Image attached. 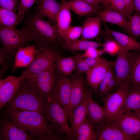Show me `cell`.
<instances>
[{
	"instance_id": "1",
	"label": "cell",
	"mask_w": 140,
	"mask_h": 140,
	"mask_svg": "<svg viewBox=\"0 0 140 140\" xmlns=\"http://www.w3.org/2000/svg\"><path fill=\"white\" fill-rule=\"evenodd\" d=\"M5 112L12 122L35 137L47 140H62L63 136L56 132L46 116L37 111L18 110L5 105Z\"/></svg>"
},
{
	"instance_id": "2",
	"label": "cell",
	"mask_w": 140,
	"mask_h": 140,
	"mask_svg": "<svg viewBox=\"0 0 140 140\" xmlns=\"http://www.w3.org/2000/svg\"><path fill=\"white\" fill-rule=\"evenodd\" d=\"M46 100L25 79L6 105L15 109L36 111L45 115V102Z\"/></svg>"
},
{
	"instance_id": "3",
	"label": "cell",
	"mask_w": 140,
	"mask_h": 140,
	"mask_svg": "<svg viewBox=\"0 0 140 140\" xmlns=\"http://www.w3.org/2000/svg\"><path fill=\"white\" fill-rule=\"evenodd\" d=\"M46 117L58 133L65 135L66 140H75V135L68 123L67 114L58 100L53 96L45 102Z\"/></svg>"
},
{
	"instance_id": "4",
	"label": "cell",
	"mask_w": 140,
	"mask_h": 140,
	"mask_svg": "<svg viewBox=\"0 0 140 140\" xmlns=\"http://www.w3.org/2000/svg\"><path fill=\"white\" fill-rule=\"evenodd\" d=\"M0 39L5 50L10 54H14L29 41H37L29 28L19 30L15 26H0Z\"/></svg>"
},
{
	"instance_id": "5",
	"label": "cell",
	"mask_w": 140,
	"mask_h": 140,
	"mask_svg": "<svg viewBox=\"0 0 140 140\" xmlns=\"http://www.w3.org/2000/svg\"><path fill=\"white\" fill-rule=\"evenodd\" d=\"M57 78L55 64L44 71L28 75L26 80L46 100L52 96Z\"/></svg>"
},
{
	"instance_id": "6",
	"label": "cell",
	"mask_w": 140,
	"mask_h": 140,
	"mask_svg": "<svg viewBox=\"0 0 140 140\" xmlns=\"http://www.w3.org/2000/svg\"><path fill=\"white\" fill-rule=\"evenodd\" d=\"M29 29L38 41L53 43L62 39L57 26L45 20L39 15L32 18Z\"/></svg>"
},
{
	"instance_id": "7",
	"label": "cell",
	"mask_w": 140,
	"mask_h": 140,
	"mask_svg": "<svg viewBox=\"0 0 140 140\" xmlns=\"http://www.w3.org/2000/svg\"><path fill=\"white\" fill-rule=\"evenodd\" d=\"M59 55L53 49L43 48L37 54L31 64L24 69L22 74L27 76L46 70L55 64Z\"/></svg>"
},
{
	"instance_id": "8",
	"label": "cell",
	"mask_w": 140,
	"mask_h": 140,
	"mask_svg": "<svg viewBox=\"0 0 140 140\" xmlns=\"http://www.w3.org/2000/svg\"><path fill=\"white\" fill-rule=\"evenodd\" d=\"M128 89V86L120 87L106 97L103 107L108 119H112L121 114Z\"/></svg>"
},
{
	"instance_id": "9",
	"label": "cell",
	"mask_w": 140,
	"mask_h": 140,
	"mask_svg": "<svg viewBox=\"0 0 140 140\" xmlns=\"http://www.w3.org/2000/svg\"><path fill=\"white\" fill-rule=\"evenodd\" d=\"M110 120L131 140L140 139V114L123 113Z\"/></svg>"
},
{
	"instance_id": "10",
	"label": "cell",
	"mask_w": 140,
	"mask_h": 140,
	"mask_svg": "<svg viewBox=\"0 0 140 140\" xmlns=\"http://www.w3.org/2000/svg\"><path fill=\"white\" fill-rule=\"evenodd\" d=\"M132 54L129 51L123 49L117 55L114 66L115 77L118 88L129 86Z\"/></svg>"
},
{
	"instance_id": "11",
	"label": "cell",
	"mask_w": 140,
	"mask_h": 140,
	"mask_svg": "<svg viewBox=\"0 0 140 140\" xmlns=\"http://www.w3.org/2000/svg\"><path fill=\"white\" fill-rule=\"evenodd\" d=\"M40 137H34L13 124L8 116H1L0 140H41Z\"/></svg>"
},
{
	"instance_id": "12",
	"label": "cell",
	"mask_w": 140,
	"mask_h": 140,
	"mask_svg": "<svg viewBox=\"0 0 140 140\" xmlns=\"http://www.w3.org/2000/svg\"><path fill=\"white\" fill-rule=\"evenodd\" d=\"M56 70L57 78L52 96L57 99L65 109L68 118L71 114V79Z\"/></svg>"
},
{
	"instance_id": "13",
	"label": "cell",
	"mask_w": 140,
	"mask_h": 140,
	"mask_svg": "<svg viewBox=\"0 0 140 140\" xmlns=\"http://www.w3.org/2000/svg\"><path fill=\"white\" fill-rule=\"evenodd\" d=\"M27 76L22 74L19 76H10L0 80V109L12 98Z\"/></svg>"
},
{
	"instance_id": "14",
	"label": "cell",
	"mask_w": 140,
	"mask_h": 140,
	"mask_svg": "<svg viewBox=\"0 0 140 140\" xmlns=\"http://www.w3.org/2000/svg\"><path fill=\"white\" fill-rule=\"evenodd\" d=\"M113 64L101 58L95 66L91 67L86 74L87 84L89 86L97 95L99 85Z\"/></svg>"
},
{
	"instance_id": "15",
	"label": "cell",
	"mask_w": 140,
	"mask_h": 140,
	"mask_svg": "<svg viewBox=\"0 0 140 140\" xmlns=\"http://www.w3.org/2000/svg\"><path fill=\"white\" fill-rule=\"evenodd\" d=\"M70 79L71 114L75 108L85 98L89 89L86 86V78L82 75H75L72 76Z\"/></svg>"
},
{
	"instance_id": "16",
	"label": "cell",
	"mask_w": 140,
	"mask_h": 140,
	"mask_svg": "<svg viewBox=\"0 0 140 140\" xmlns=\"http://www.w3.org/2000/svg\"><path fill=\"white\" fill-rule=\"evenodd\" d=\"M95 130L96 140H131L110 120L107 119Z\"/></svg>"
},
{
	"instance_id": "17",
	"label": "cell",
	"mask_w": 140,
	"mask_h": 140,
	"mask_svg": "<svg viewBox=\"0 0 140 140\" xmlns=\"http://www.w3.org/2000/svg\"><path fill=\"white\" fill-rule=\"evenodd\" d=\"M86 119L93 126L95 129L108 119L104 107L95 102L93 95L87 104Z\"/></svg>"
},
{
	"instance_id": "18",
	"label": "cell",
	"mask_w": 140,
	"mask_h": 140,
	"mask_svg": "<svg viewBox=\"0 0 140 140\" xmlns=\"http://www.w3.org/2000/svg\"><path fill=\"white\" fill-rule=\"evenodd\" d=\"M41 49H36L34 45L22 47L18 49L15 54L12 71L14 72L19 68L29 66Z\"/></svg>"
},
{
	"instance_id": "19",
	"label": "cell",
	"mask_w": 140,
	"mask_h": 140,
	"mask_svg": "<svg viewBox=\"0 0 140 140\" xmlns=\"http://www.w3.org/2000/svg\"><path fill=\"white\" fill-rule=\"evenodd\" d=\"M92 90L91 88L89 89L85 98L75 108L68 118L70 126L74 134L79 126L86 119L87 105L90 97L93 95Z\"/></svg>"
},
{
	"instance_id": "20",
	"label": "cell",
	"mask_w": 140,
	"mask_h": 140,
	"mask_svg": "<svg viewBox=\"0 0 140 140\" xmlns=\"http://www.w3.org/2000/svg\"><path fill=\"white\" fill-rule=\"evenodd\" d=\"M106 35L113 37L124 49L129 51H140V43L129 35L111 29L107 25L104 24Z\"/></svg>"
},
{
	"instance_id": "21",
	"label": "cell",
	"mask_w": 140,
	"mask_h": 140,
	"mask_svg": "<svg viewBox=\"0 0 140 140\" xmlns=\"http://www.w3.org/2000/svg\"><path fill=\"white\" fill-rule=\"evenodd\" d=\"M71 10L68 1L62 0L56 20V26L61 38L66 30L71 26L72 20Z\"/></svg>"
},
{
	"instance_id": "22",
	"label": "cell",
	"mask_w": 140,
	"mask_h": 140,
	"mask_svg": "<svg viewBox=\"0 0 140 140\" xmlns=\"http://www.w3.org/2000/svg\"><path fill=\"white\" fill-rule=\"evenodd\" d=\"M102 20L99 16L91 17L87 18L82 25L80 39L89 40L98 36L101 32Z\"/></svg>"
},
{
	"instance_id": "23",
	"label": "cell",
	"mask_w": 140,
	"mask_h": 140,
	"mask_svg": "<svg viewBox=\"0 0 140 140\" xmlns=\"http://www.w3.org/2000/svg\"><path fill=\"white\" fill-rule=\"evenodd\" d=\"M102 20L106 22L117 25L126 30L129 25V20L121 13L110 9L106 8L99 13Z\"/></svg>"
},
{
	"instance_id": "24",
	"label": "cell",
	"mask_w": 140,
	"mask_h": 140,
	"mask_svg": "<svg viewBox=\"0 0 140 140\" xmlns=\"http://www.w3.org/2000/svg\"><path fill=\"white\" fill-rule=\"evenodd\" d=\"M126 113L140 114V89H129L121 114Z\"/></svg>"
},
{
	"instance_id": "25",
	"label": "cell",
	"mask_w": 140,
	"mask_h": 140,
	"mask_svg": "<svg viewBox=\"0 0 140 140\" xmlns=\"http://www.w3.org/2000/svg\"><path fill=\"white\" fill-rule=\"evenodd\" d=\"M60 7L61 4L55 1H42L38 7V15L42 17H46L51 22H56L57 17Z\"/></svg>"
},
{
	"instance_id": "26",
	"label": "cell",
	"mask_w": 140,
	"mask_h": 140,
	"mask_svg": "<svg viewBox=\"0 0 140 140\" xmlns=\"http://www.w3.org/2000/svg\"><path fill=\"white\" fill-rule=\"evenodd\" d=\"M78 57V54L68 57L59 55L55 63L56 69L66 76L71 75L74 71Z\"/></svg>"
},
{
	"instance_id": "27",
	"label": "cell",
	"mask_w": 140,
	"mask_h": 140,
	"mask_svg": "<svg viewBox=\"0 0 140 140\" xmlns=\"http://www.w3.org/2000/svg\"><path fill=\"white\" fill-rule=\"evenodd\" d=\"M129 89H140V53H132Z\"/></svg>"
},
{
	"instance_id": "28",
	"label": "cell",
	"mask_w": 140,
	"mask_h": 140,
	"mask_svg": "<svg viewBox=\"0 0 140 140\" xmlns=\"http://www.w3.org/2000/svg\"><path fill=\"white\" fill-rule=\"evenodd\" d=\"M103 43L94 41L77 39L62 44L64 49L72 51H85L90 48H98L102 47Z\"/></svg>"
},
{
	"instance_id": "29",
	"label": "cell",
	"mask_w": 140,
	"mask_h": 140,
	"mask_svg": "<svg viewBox=\"0 0 140 140\" xmlns=\"http://www.w3.org/2000/svg\"><path fill=\"white\" fill-rule=\"evenodd\" d=\"M68 2L71 10L80 16L92 13H99L100 9V5L94 6L82 1L71 0Z\"/></svg>"
},
{
	"instance_id": "30",
	"label": "cell",
	"mask_w": 140,
	"mask_h": 140,
	"mask_svg": "<svg viewBox=\"0 0 140 140\" xmlns=\"http://www.w3.org/2000/svg\"><path fill=\"white\" fill-rule=\"evenodd\" d=\"M75 135V140H96L94 128L86 119L79 126Z\"/></svg>"
},
{
	"instance_id": "31",
	"label": "cell",
	"mask_w": 140,
	"mask_h": 140,
	"mask_svg": "<svg viewBox=\"0 0 140 140\" xmlns=\"http://www.w3.org/2000/svg\"><path fill=\"white\" fill-rule=\"evenodd\" d=\"M22 18L14 11L0 6V26H15L20 23Z\"/></svg>"
},
{
	"instance_id": "32",
	"label": "cell",
	"mask_w": 140,
	"mask_h": 140,
	"mask_svg": "<svg viewBox=\"0 0 140 140\" xmlns=\"http://www.w3.org/2000/svg\"><path fill=\"white\" fill-rule=\"evenodd\" d=\"M128 19L129 25L125 30L129 35L135 39L140 37V14L136 13L130 16Z\"/></svg>"
},
{
	"instance_id": "33",
	"label": "cell",
	"mask_w": 140,
	"mask_h": 140,
	"mask_svg": "<svg viewBox=\"0 0 140 140\" xmlns=\"http://www.w3.org/2000/svg\"><path fill=\"white\" fill-rule=\"evenodd\" d=\"M113 65L111 66L109 69L105 76L99 85L97 96L101 101H104L106 97V91L108 82L115 76Z\"/></svg>"
},
{
	"instance_id": "34",
	"label": "cell",
	"mask_w": 140,
	"mask_h": 140,
	"mask_svg": "<svg viewBox=\"0 0 140 140\" xmlns=\"http://www.w3.org/2000/svg\"><path fill=\"white\" fill-rule=\"evenodd\" d=\"M102 4L104 9L108 8L117 11L128 19L131 16L128 13L122 0H103Z\"/></svg>"
},
{
	"instance_id": "35",
	"label": "cell",
	"mask_w": 140,
	"mask_h": 140,
	"mask_svg": "<svg viewBox=\"0 0 140 140\" xmlns=\"http://www.w3.org/2000/svg\"><path fill=\"white\" fill-rule=\"evenodd\" d=\"M83 26H70L66 31L62 37L64 42L72 41L81 36Z\"/></svg>"
},
{
	"instance_id": "36",
	"label": "cell",
	"mask_w": 140,
	"mask_h": 140,
	"mask_svg": "<svg viewBox=\"0 0 140 140\" xmlns=\"http://www.w3.org/2000/svg\"><path fill=\"white\" fill-rule=\"evenodd\" d=\"M102 47V49L104 53L111 56L117 55L123 49L114 39L107 40L103 43Z\"/></svg>"
},
{
	"instance_id": "37",
	"label": "cell",
	"mask_w": 140,
	"mask_h": 140,
	"mask_svg": "<svg viewBox=\"0 0 140 140\" xmlns=\"http://www.w3.org/2000/svg\"><path fill=\"white\" fill-rule=\"evenodd\" d=\"M90 68L83 58L80 57V54H78L75 68L74 70L76 74L82 75L87 72Z\"/></svg>"
},
{
	"instance_id": "38",
	"label": "cell",
	"mask_w": 140,
	"mask_h": 140,
	"mask_svg": "<svg viewBox=\"0 0 140 140\" xmlns=\"http://www.w3.org/2000/svg\"><path fill=\"white\" fill-rule=\"evenodd\" d=\"M36 0H20L17 7L18 14L22 17Z\"/></svg>"
},
{
	"instance_id": "39",
	"label": "cell",
	"mask_w": 140,
	"mask_h": 140,
	"mask_svg": "<svg viewBox=\"0 0 140 140\" xmlns=\"http://www.w3.org/2000/svg\"><path fill=\"white\" fill-rule=\"evenodd\" d=\"M8 54L6 51L2 48L0 49V64L1 68L0 70V77H3L4 73L8 68L7 57Z\"/></svg>"
},
{
	"instance_id": "40",
	"label": "cell",
	"mask_w": 140,
	"mask_h": 140,
	"mask_svg": "<svg viewBox=\"0 0 140 140\" xmlns=\"http://www.w3.org/2000/svg\"><path fill=\"white\" fill-rule=\"evenodd\" d=\"M104 53L102 49L90 48L85 51L83 53L80 54L81 58H98Z\"/></svg>"
},
{
	"instance_id": "41",
	"label": "cell",
	"mask_w": 140,
	"mask_h": 140,
	"mask_svg": "<svg viewBox=\"0 0 140 140\" xmlns=\"http://www.w3.org/2000/svg\"><path fill=\"white\" fill-rule=\"evenodd\" d=\"M18 3L17 0H0V6L14 12Z\"/></svg>"
},
{
	"instance_id": "42",
	"label": "cell",
	"mask_w": 140,
	"mask_h": 140,
	"mask_svg": "<svg viewBox=\"0 0 140 140\" xmlns=\"http://www.w3.org/2000/svg\"><path fill=\"white\" fill-rule=\"evenodd\" d=\"M118 88L117 80L115 76L109 81L108 84L106 93V97L114 90Z\"/></svg>"
},
{
	"instance_id": "43",
	"label": "cell",
	"mask_w": 140,
	"mask_h": 140,
	"mask_svg": "<svg viewBox=\"0 0 140 140\" xmlns=\"http://www.w3.org/2000/svg\"><path fill=\"white\" fill-rule=\"evenodd\" d=\"M127 11L130 15L134 11V0H122Z\"/></svg>"
},
{
	"instance_id": "44",
	"label": "cell",
	"mask_w": 140,
	"mask_h": 140,
	"mask_svg": "<svg viewBox=\"0 0 140 140\" xmlns=\"http://www.w3.org/2000/svg\"><path fill=\"white\" fill-rule=\"evenodd\" d=\"M82 58L91 68L96 65L99 62L101 58L87 57Z\"/></svg>"
},
{
	"instance_id": "45",
	"label": "cell",
	"mask_w": 140,
	"mask_h": 140,
	"mask_svg": "<svg viewBox=\"0 0 140 140\" xmlns=\"http://www.w3.org/2000/svg\"><path fill=\"white\" fill-rule=\"evenodd\" d=\"M134 11L136 13H140V0H134Z\"/></svg>"
},
{
	"instance_id": "46",
	"label": "cell",
	"mask_w": 140,
	"mask_h": 140,
	"mask_svg": "<svg viewBox=\"0 0 140 140\" xmlns=\"http://www.w3.org/2000/svg\"><path fill=\"white\" fill-rule=\"evenodd\" d=\"M38 0L40 2H42V1H46V0ZM54 0V1H56V0Z\"/></svg>"
}]
</instances>
